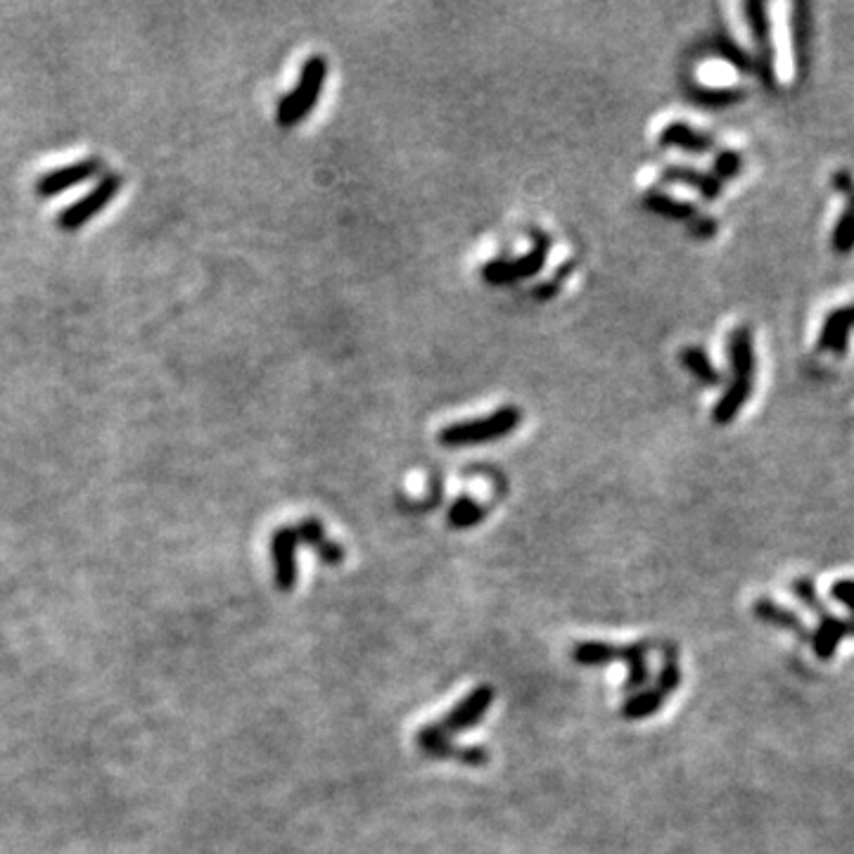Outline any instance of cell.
Instances as JSON below:
<instances>
[{"label":"cell","mask_w":854,"mask_h":854,"mask_svg":"<svg viewBox=\"0 0 854 854\" xmlns=\"http://www.w3.org/2000/svg\"><path fill=\"white\" fill-rule=\"evenodd\" d=\"M791 38H793V60L795 72L805 79L809 67V38H811V15L807 3H797L791 8Z\"/></svg>","instance_id":"12"},{"label":"cell","mask_w":854,"mask_h":854,"mask_svg":"<svg viewBox=\"0 0 854 854\" xmlns=\"http://www.w3.org/2000/svg\"><path fill=\"white\" fill-rule=\"evenodd\" d=\"M572 660L582 667H605L615 660H622V649L603 641H582L572 649Z\"/></svg>","instance_id":"18"},{"label":"cell","mask_w":854,"mask_h":854,"mask_svg":"<svg viewBox=\"0 0 854 854\" xmlns=\"http://www.w3.org/2000/svg\"><path fill=\"white\" fill-rule=\"evenodd\" d=\"M416 746L427 757H435V760H447V757H451V760L463 762L467 767H485L489 762V752L485 748H456L453 746V743L449 740V734L444 732L442 726H439V722L427 724L420 728L418 736H416Z\"/></svg>","instance_id":"6"},{"label":"cell","mask_w":854,"mask_h":854,"mask_svg":"<svg viewBox=\"0 0 854 854\" xmlns=\"http://www.w3.org/2000/svg\"><path fill=\"white\" fill-rule=\"evenodd\" d=\"M485 518H487V506L477 503L475 499H471V496H461V499H456V503L449 508L447 522L453 530H471L479 525Z\"/></svg>","instance_id":"21"},{"label":"cell","mask_w":854,"mask_h":854,"mask_svg":"<svg viewBox=\"0 0 854 854\" xmlns=\"http://www.w3.org/2000/svg\"><path fill=\"white\" fill-rule=\"evenodd\" d=\"M522 420V413L515 406H503L499 411L489 413L485 418L477 420H463V423H453L444 427L439 432V444L447 449H459V447H477V444H489V442H499L506 435H511L518 430V425Z\"/></svg>","instance_id":"1"},{"label":"cell","mask_w":854,"mask_h":854,"mask_svg":"<svg viewBox=\"0 0 854 854\" xmlns=\"http://www.w3.org/2000/svg\"><path fill=\"white\" fill-rule=\"evenodd\" d=\"M743 169V155L736 153V150H722V153L714 157L712 162V174L720 178V181H732Z\"/></svg>","instance_id":"26"},{"label":"cell","mask_w":854,"mask_h":854,"mask_svg":"<svg viewBox=\"0 0 854 854\" xmlns=\"http://www.w3.org/2000/svg\"><path fill=\"white\" fill-rule=\"evenodd\" d=\"M103 169H105V164L98 157L79 159L74 164H64V167L50 169L48 174H44L36 181V195L38 198H55L69 188L91 181V178L98 176Z\"/></svg>","instance_id":"7"},{"label":"cell","mask_w":854,"mask_h":854,"mask_svg":"<svg viewBox=\"0 0 854 854\" xmlns=\"http://www.w3.org/2000/svg\"><path fill=\"white\" fill-rule=\"evenodd\" d=\"M532 238V250L527 254H522L518 259H499V261H487L482 266V278H485L489 285H511L527 281L532 275L539 273L546 264V257L550 252V238L544 230H530Z\"/></svg>","instance_id":"3"},{"label":"cell","mask_w":854,"mask_h":854,"mask_svg":"<svg viewBox=\"0 0 854 854\" xmlns=\"http://www.w3.org/2000/svg\"><path fill=\"white\" fill-rule=\"evenodd\" d=\"M681 359V366L691 373L700 384H705V388H717V384H722V376L720 370L712 366L710 356L702 352L700 347H684V352L679 354Z\"/></svg>","instance_id":"19"},{"label":"cell","mask_w":854,"mask_h":854,"mask_svg":"<svg viewBox=\"0 0 854 854\" xmlns=\"http://www.w3.org/2000/svg\"><path fill=\"white\" fill-rule=\"evenodd\" d=\"M833 188L850 200V206L854 210V178L847 171H838L833 174Z\"/></svg>","instance_id":"28"},{"label":"cell","mask_w":854,"mask_h":854,"mask_svg":"<svg viewBox=\"0 0 854 854\" xmlns=\"http://www.w3.org/2000/svg\"><path fill=\"white\" fill-rule=\"evenodd\" d=\"M494 698H496V691L487 684L473 688V691L467 693L459 702V705L447 714L442 722H439V726H442L449 736L451 734H461V732H465V728L477 726L482 722V717H485V714H487V710L491 708Z\"/></svg>","instance_id":"8"},{"label":"cell","mask_w":854,"mask_h":854,"mask_svg":"<svg viewBox=\"0 0 854 854\" xmlns=\"http://www.w3.org/2000/svg\"><path fill=\"white\" fill-rule=\"evenodd\" d=\"M691 98L698 103V105H705V107H728V105H736L738 100L746 98V91H738V88H693L691 91Z\"/></svg>","instance_id":"25"},{"label":"cell","mask_w":854,"mask_h":854,"mask_svg":"<svg viewBox=\"0 0 854 854\" xmlns=\"http://www.w3.org/2000/svg\"><path fill=\"white\" fill-rule=\"evenodd\" d=\"M325 79H328V60L323 55H311V58L301 64L297 86L278 103V112H275L278 127L293 129L299 121H305L311 115V109L316 107V103H319V95L325 86Z\"/></svg>","instance_id":"2"},{"label":"cell","mask_w":854,"mask_h":854,"mask_svg":"<svg viewBox=\"0 0 854 854\" xmlns=\"http://www.w3.org/2000/svg\"><path fill=\"white\" fill-rule=\"evenodd\" d=\"M831 247L833 252L840 257H847L854 252V210L847 206V210L838 216L835 228L831 233Z\"/></svg>","instance_id":"24"},{"label":"cell","mask_w":854,"mask_h":854,"mask_svg":"<svg viewBox=\"0 0 854 854\" xmlns=\"http://www.w3.org/2000/svg\"><path fill=\"white\" fill-rule=\"evenodd\" d=\"M728 364H732V373L734 378L740 380H752L757 361H755V344H752V333L748 325H738L732 337H728Z\"/></svg>","instance_id":"11"},{"label":"cell","mask_w":854,"mask_h":854,"mask_svg":"<svg viewBox=\"0 0 854 854\" xmlns=\"http://www.w3.org/2000/svg\"><path fill=\"white\" fill-rule=\"evenodd\" d=\"M850 333H852V321H850L847 307L833 309L829 316H826V321L821 325L819 352L845 354L850 347Z\"/></svg>","instance_id":"13"},{"label":"cell","mask_w":854,"mask_h":854,"mask_svg":"<svg viewBox=\"0 0 854 854\" xmlns=\"http://www.w3.org/2000/svg\"><path fill=\"white\" fill-rule=\"evenodd\" d=\"M295 530H297L299 542L311 546L316 550V556H319L325 565H340L344 560V548L328 539L323 525L316 518L301 520Z\"/></svg>","instance_id":"16"},{"label":"cell","mask_w":854,"mask_h":854,"mask_svg":"<svg viewBox=\"0 0 854 854\" xmlns=\"http://www.w3.org/2000/svg\"><path fill=\"white\" fill-rule=\"evenodd\" d=\"M847 311H850V321H852V328H854V305L847 307Z\"/></svg>","instance_id":"29"},{"label":"cell","mask_w":854,"mask_h":854,"mask_svg":"<svg viewBox=\"0 0 854 854\" xmlns=\"http://www.w3.org/2000/svg\"><path fill=\"white\" fill-rule=\"evenodd\" d=\"M643 204H645V210L665 216V218H669V222H693V218L698 216L696 206L691 202L677 200V198H672V195H667V192H660V190L645 192Z\"/></svg>","instance_id":"17"},{"label":"cell","mask_w":854,"mask_h":854,"mask_svg":"<svg viewBox=\"0 0 854 854\" xmlns=\"http://www.w3.org/2000/svg\"><path fill=\"white\" fill-rule=\"evenodd\" d=\"M660 145L679 147V150H686V153L702 155V153H710V150L714 147V138L705 131L688 127V123H684V121H672L663 131H660Z\"/></svg>","instance_id":"10"},{"label":"cell","mask_w":854,"mask_h":854,"mask_svg":"<svg viewBox=\"0 0 854 854\" xmlns=\"http://www.w3.org/2000/svg\"><path fill=\"white\" fill-rule=\"evenodd\" d=\"M717 230H720V226L712 216H696L691 222V236L698 240H710V238L717 236Z\"/></svg>","instance_id":"27"},{"label":"cell","mask_w":854,"mask_h":854,"mask_svg":"<svg viewBox=\"0 0 854 854\" xmlns=\"http://www.w3.org/2000/svg\"><path fill=\"white\" fill-rule=\"evenodd\" d=\"M667 183H681L698 190L705 200H717L722 195V181L712 171H700L693 167H667L663 171Z\"/></svg>","instance_id":"15"},{"label":"cell","mask_w":854,"mask_h":854,"mask_svg":"<svg viewBox=\"0 0 854 854\" xmlns=\"http://www.w3.org/2000/svg\"><path fill=\"white\" fill-rule=\"evenodd\" d=\"M752 394V380H740V378H734L732 382H728V388L724 390L722 399L717 404H714L712 408V420L714 425H728L734 423L738 413L746 408L748 399Z\"/></svg>","instance_id":"14"},{"label":"cell","mask_w":854,"mask_h":854,"mask_svg":"<svg viewBox=\"0 0 854 854\" xmlns=\"http://www.w3.org/2000/svg\"><path fill=\"white\" fill-rule=\"evenodd\" d=\"M746 17L750 34L757 48V58H755V69L760 72V79L769 88L776 86V69H774V44H771V22H769V10L760 0H748L746 5Z\"/></svg>","instance_id":"5"},{"label":"cell","mask_w":854,"mask_h":854,"mask_svg":"<svg viewBox=\"0 0 854 854\" xmlns=\"http://www.w3.org/2000/svg\"><path fill=\"white\" fill-rule=\"evenodd\" d=\"M645 653H649L645 643H631L622 649V660L629 667V677L625 684L629 693H637L639 688L649 681V660H645Z\"/></svg>","instance_id":"20"},{"label":"cell","mask_w":854,"mask_h":854,"mask_svg":"<svg viewBox=\"0 0 854 854\" xmlns=\"http://www.w3.org/2000/svg\"><path fill=\"white\" fill-rule=\"evenodd\" d=\"M712 52L717 55L720 60L740 69V72H752L755 69V58H750V52L746 48H740L728 34H722V32L714 34Z\"/></svg>","instance_id":"22"},{"label":"cell","mask_w":854,"mask_h":854,"mask_svg":"<svg viewBox=\"0 0 854 854\" xmlns=\"http://www.w3.org/2000/svg\"><path fill=\"white\" fill-rule=\"evenodd\" d=\"M121 190V176L119 174H107L103 176L98 183H95L93 190H88L84 198H79L76 202L67 204L64 210L58 214V226L67 233L79 230L84 224H88L91 218L98 216L105 206L112 202Z\"/></svg>","instance_id":"4"},{"label":"cell","mask_w":854,"mask_h":854,"mask_svg":"<svg viewBox=\"0 0 854 854\" xmlns=\"http://www.w3.org/2000/svg\"><path fill=\"white\" fill-rule=\"evenodd\" d=\"M297 544L299 536L295 527H278L271 539V558L275 568V586L281 591H293L297 582Z\"/></svg>","instance_id":"9"},{"label":"cell","mask_w":854,"mask_h":854,"mask_svg":"<svg viewBox=\"0 0 854 854\" xmlns=\"http://www.w3.org/2000/svg\"><path fill=\"white\" fill-rule=\"evenodd\" d=\"M665 702V696L655 691V688H651V691H643V693H637L631 696L625 708H622V717L637 722V720H643V717H651V714H655L660 708H663Z\"/></svg>","instance_id":"23"}]
</instances>
